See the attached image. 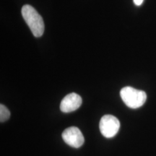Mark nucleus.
<instances>
[{
	"label": "nucleus",
	"instance_id": "1",
	"mask_svg": "<svg viewBox=\"0 0 156 156\" xmlns=\"http://www.w3.org/2000/svg\"><path fill=\"white\" fill-rule=\"evenodd\" d=\"M22 15L35 37H41L44 32V20L32 6L25 5L22 8Z\"/></svg>",
	"mask_w": 156,
	"mask_h": 156
},
{
	"label": "nucleus",
	"instance_id": "2",
	"mask_svg": "<svg viewBox=\"0 0 156 156\" xmlns=\"http://www.w3.org/2000/svg\"><path fill=\"white\" fill-rule=\"evenodd\" d=\"M120 95L126 106L134 109L143 106L147 100V95L145 91L129 86L123 87L120 91Z\"/></svg>",
	"mask_w": 156,
	"mask_h": 156
},
{
	"label": "nucleus",
	"instance_id": "3",
	"mask_svg": "<svg viewBox=\"0 0 156 156\" xmlns=\"http://www.w3.org/2000/svg\"><path fill=\"white\" fill-rule=\"evenodd\" d=\"M99 127L103 136L112 138L118 133L120 128V122L118 119L113 115H104L101 119Z\"/></svg>",
	"mask_w": 156,
	"mask_h": 156
},
{
	"label": "nucleus",
	"instance_id": "4",
	"mask_svg": "<svg viewBox=\"0 0 156 156\" xmlns=\"http://www.w3.org/2000/svg\"><path fill=\"white\" fill-rule=\"evenodd\" d=\"M64 141L71 147L78 148L83 145L85 139L82 132L76 126H70L62 133Z\"/></svg>",
	"mask_w": 156,
	"mask_h": 156
},
{
	"label": "nucleus",
	"instance_id": "5",
	"mask_svg": "<svg viewBox=\"0 0 156 156\" xmlns=\"http://www.w3.org/2000/svg\"><path fill=\"white\" fill-rule=\"evenodd\" d=\"M82 104V98L75 93L66 95L60 103V109L64 113H69L77 110Z\"/></svg>",
	"mask_w": 156,
	"mask_h": 156
},
{
	"label": "nucleus",
	"instance_id": "6",
	"mask_svg": "<svg viewBox=\"0 0 156 156\" xmlns=\"http://www.w3.org/2000/svg\"><path fill=\"white\" fill-rule=\"evenodd\" d=\"M10 116V112L5 105H0V122H6Z\"/></svg>",
	"mask_w": 156,
	"mask_h": 156
},
{
	"label": "nucleus",
	"instance_id": "7",
	"mask_svg": "<svg viewBox=\"0 0 156 156\" xmlns=\"http://www.w3.org/2000/svg\"><path fill=\"white\" fill-rule=\"evenodd\" d=\"M134 5H136V6H140L141 5L142 3H143L144 0H133Z\"/></svg>",
	"mask_w": 156,
	"mask_h": 156
}]
</instances>
